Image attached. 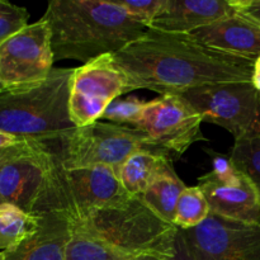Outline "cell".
Wrapping results in <instances>:
<instances>
[{
  "label": "cell",
  "mask_w": 260,
  "mask_h": 260,
  "mask_svg": "<svg viewBox=\"0 0 260 260\" xmlns=\"http://www.w3.org/2000/svg\"><path fill=\"white\" fill-rule=\"evenodd\" d=\"M127 78V93L150 89L180 94L225 83L251 81L254 61L206 47L190 35L149 29L113 55Z\"/></svg>",
  "instance_id": "6da1fadb"
},
{
  "label": "cell",
  "mask_w": 260,
  "mask_h": 260,
  "mask_svg": "<svg viewBox=\"0 0 260 260\" xmlns=\"http://www.w3.org/2000/svg\"><path fill=\"white\" fill-rule=\"evenodd\" d=\"M42 19L50 27L55 61L86 63L114 55L149 30L118 3L103 0H52Z\"/></svg>",
  "instance_id": "7a4b0ae2"
},
{
  "label": "cell",
  "mask_w": 260,
  "mask_h": 260,
  "mask_svg": "<svg viewBox=\"0 0 260 260\" xmlns=\"http://www.w3.org/2000/svg\"><path fill=\"white\" fill-rule=\"evenodd\" d=\"M74 69L53 68L43 83L0 93V131L50 145L76 128L69 111Z\"/></svg>",
  "instance_id": "3957f363"
},
{
  "label": "cell",
  "mask_w": 260,
  "mask_h": 260,
  "mask_svg": "<svg viewBox=\"0 0 260 260\" xmlns=\"http://www.w3.org/2000/svg\"><path fill=\"white\" fill-rule=\"evenodd\" d=\"M71 221V228L127 255L167 253L178 228L155 215L140 197L94 208Z\"/></svg>",
  "instance_id": "277c9868"
},
{
  "label": "cell",
  "mask_w": 260,
  "mask_h": 260,
  "mask_svg": "<svg viewBox=\"0 0 260 260\" xmlns=\"http://www.w3.org/2000/svg\"><path fill=\"white\" fill-rule=\"evenodd\" d=\"M129 197L111 168H65L53 155L32 213H58L74 220L94 208L117 205Z\"/></svg>",
  "instance_id": "5b68a950"
},
{
  "label": "cell",
  "mask_w": 260,
  "mask_h": 260,
  "mask_svg": "<svg viewBox=\"0 0 260 260\" xmlns=\"http://www.w3.org/2000/svg\"><path fill=\"white\" fill-rule=\"evenodd\" d=\"M45 146L65 168L107 167L118 173L127 157L139 150H150L172 160L141 131L112 122L98 121L89 126L76 127Z\"/></svg>",
  "instance_id": "8992f818"
},
{
  "label": "cell",
  "mask_w": 260,
  "mask_h": 260,
  "mask_svg": "<svg viewBox=\"0 0 260 260\" xmlns=\"http://www.w3.org/2000/svg\"><path fill=\"white\" fill-rule=\"evenodd\" d=\"M180 95L203 122L225 128L235 142L260 139V91L251 81L207 85Z\"/></svg>",
  "instance_id": "52a82bcc"
},
{
  "label": "cell",
  "mask_w": 260,
  "mask_h": 260,
  "mask_svg": "<svg viewBox=\"0 0 260 260\" xmlns=\"http://www.w3.org/2000/svg\"><path fill=\"white\" fill-rule=\"evenodd\" d=\"M51 30L41 18L0 45V84L17 90L43 83L53 69Z\"/></svg>",
  "instance_id": "ba28073f"
},
{
  "label": "cell",
  "mask_w": 260,
  "mask_h": 260,
  "mask_svg": "<svg viewBox=\"0 0 260 260\" xmlns=\"http://www.w3.org/2000/svg\"><path fill=\"white\" fill-rule=\"evenodd\" d=\"M202 122L201 114L182 95L164 94L145 102L141 118L134 128L177 160L196 142L207 141Z\"/></svg>",
  "instance_id": "9c48e42d"
},
{
  "label": "cell",
  "mask_w": 260,
  "mask_h": 260,
  "mask_svg": "<svg viewBox=\"0 0 260 260\" xmlns=\"http://www.w3.org/2000/svg\"><path fill=\"white\" fill-rule=\"evenodd\" d=\"M127 93V78L113 55H104L75 68L69 111L76 127L89 126L103 117L109 104Z\"/></svg>",
  "instance_id": "30bf717a"
},
{
  "label": "cell",
  "mask_w": 260,
  "mask_h": 260,
  "mask_svg": "<svg viewBox=\"0 0 260 260\" xmlns=\"http://www.w3.org/2000/svg\"><path fill=\"white\" fill-rule=\"evenodd\" d=\"M53 162L47 146L23 140L0 150V201L32 213Z\"/></svg>",
  "instance_id": "8fae6325"
},
{
  "label": "cell",
  "mask_w": 260,
  "mask_h": 260,
  "mask_svg": "<svg viewBox=\"0 0 260 260\" xmlns=\"http://www.w3.org/2000/svg\"><path fill=\"white\" fill-rule=\"evenodd\" d=\"M182 234L193 260H260V225L210 213Z\"/></svg>",
  "instance_id": "7c38bea8"
},
{
  "label": "cell",
  "mask_w": 260,
  "mask_h": 260,
  "mask_svg": "<svg viewBox=\"0 0 260 260\" xmlns=\"http://www.w3.org/2000/svg\"><path fill=\"white\" fill-rule=\"evenodd\" d=\"M243 173V172H241ZM211 213L251 225H260V197L250 178L243 173L238 183L220 182L212 172L198 179Z\"/></svg>",
  "instance_id": "4fadbf2b"
},
{
  "label": "cell",
  "mask_w": 260,
  "mask_h": 260,
  "mask_svg": "<svg viewBox=\"0 0 260 260\" xmlns=\"http://www.w3.org/2000/svg\"><path fill=\"white\" fill-rule=\"evenodd\" d=\"M190 36L206 47L228 55L251 61L260 56V24L238 12L198 28Z\"/></svg>",
  "instance_id": "5bb4252c"
},
{
  "label": "cell",
  "mask_w": 260,
  "mask_h": 260,
  "mask_svg": "<svg viewBox=\"0 0 260 260\" xmlns=\"http://www.w3.org/2000/svg\"><path fill=\"white\" fill-rule=\"evenodd\" d=\"M234 14L236 9L231 0H167L159 15L150 23L149 29L190 35L198 28Z\"/></svg>",
  "instance_id": "9a60e30c"
},
{
  "label": "cell",
  "mask_w": 260,
  "mask_h": 260,
  "mask_svg": "<svg viewBox=\"0 0 260 260\" xmlns=\"http://www.w3.org/2000/svg\"><path fill=\"white\" fill-rule=\"evenodd\" d=\"M71 234V221L66 216L41 215L37 231L15 249L4 251L5 260H65Z\"/></svg>",
  "instance_id": "2e32d148"
},
{
  "label": "cell",
  "mask_w": 260,
  "mask_h": 260,
  "mask_svg": "<svg viewBox=\"0 0 260 260\" xmlns=\"http://www.w3.org/2000/svg\"><path fill=\"white\" fill-rule=\"evenodd\" d=\"M169 164H172V160L165 155L150 150H139L127 157L117 175L129 196L140 197Z\"/></svg>",
  "instance_id": "e0dca14e"
},
{
  "label": "cell",
  "mask_w": 260,
  "mask_h": 260,
  "mask_svg": "<svg viewBox=\"0 0 260 260\" xmlns=\"http://www.w3.org/2000/svg\"><path fill=\"white\" fill-rule=\"evenodd\" d=\"M187 188L169 164L140 196L145 205L165 222L174 225L175 208L180 194Z\"/></svg>",
  "instance_id": "ac0fdd59"
},
{
  "label": "cell",
  "mask_w": 260,
  "mask_h": 260,
  "mask_svg": "<svg viewBox=\"0 0 260 260\" xmlns=\"http://www.w3.org/2000/svg\"><path fill=\"white\" fill-rule=\"evenodd\" d=\"M40 228V216L12 203H0V251H9L27 240Z\"/></svg>",
  "instance_id": "d6986e66"
},
{
  "label": "cell",
  "mask_w": 260,
  "mask_h": 260,
  "mask_svg": "<svg viewBox=\"0 0 260 260\" xmlns=\"http://www.w3.org/2000/svg\"><path fill=\"white\" fill-rule=\"evenodd\" d=\"M132 256L73 229L71 239L66 248L65 260H128Z\"/></svg>",
  "instance_id": "ffe728a7"
},
{
  "label": "cell",
  "mask_w": 260,
  "mask_h": 260,
  "mask_svg": "<svg viewBox=\"0 0 260 260\" xmlns=\"http://www.w3.org/2000/svg\"><path fill=\"white\" fill-rule=\"evenodd\" d=\"M211 210L198 185L187 187L180 194L175 208L174 225L180 230L197 228L210 216Z\"/></svg>",
  "instance_id": "44dd1931"
},
{
  "label": "cell",
  "mask_w": 260,
  "mask_h": 260,
  "mask_svg": "<svg viewBox=\"0 0 260 260\" xmlns=\"http://www.w3.org/2000/svg\"><path fill=\"white\" fill-rule=\"evenodd\" d=\"M230 159L240 172L250 178L260 197V139L235 142Z\"/></svg>",
  "instance_id": "7402d4cb"
},
{
  "label": "cell",
  "mask_w": 260,
  "mask_h": 260,
  "mask_svg": "<svg viewBox=\"0 0 260 260\" xmlns=\"http://www.w3.org/2000/svg\"><path fill=\"white\" fill-rule=\"evenodd\" d=\"M145 102L137 96H129L127 99L118 98L109 104L102 118L109 119L112 123L121 126L131 124V127H135L141 118Z\"/></svg>",
  "instance_id": "603a6c76"
},
{
  "label": "cell",
  "mask_w": 260,
  "mask_h": 260,
  "mask_svg": "<svg viewBox=\"0 0 260 260\" xmlns=\"http://www.w3.org/2000/svg\"><path fill=\"white\" fill-rule=\"evenodd\" d=\"M29 13L25 8L0 0V45L29 23Z\"/></svg>",
  "instance_id": "cb8c5ba5"
},
{
  "label": "cell",
  "mask_w": 260,
  "mask_h": 260,
  "mask_svg": "<svg viewBox=\"0 0 260 260\" xmlns=\"http://www.w3.org/2000/svg\"><path fill=\"white\" fill-rule=\"evenodd\" d=\"M121 7H123L129 14L136 17L149 27L150 23L159 15L167 0H117Z\"/></svg>",
  "instance_id": "d4e9b609"
},
{
  "label": "cell",
  "mask_w": 260,
  "mask_h": 260,
  "mask_svg": "<svg viewBox=\"0 0 260 260\" xmlns=\"http://www.w3.org/2000/svg\"><path fill=\"white\" fill-rule=\"evenodd\" d=\"M206 151H208V154L211 155V159H212V170L211 172L213 173V175L220 182L234 184V183H238L241 179L243 173L234 164L230 156L217 154L216 151L208 149H206Z\"/></svg>",
  "instance_id": "484cf974"
},
{
  "label": "cell",
  "mask_w": 260,
  "mask_h": 260,
  "mask_svg": "<svg viewBox=\"0 0 260 260\" xmlns=\"http://www.w3.org/2000/svg\"><path fill=\"white\" fill-rule=\"evenodd\" d=\"M162 260H193L180 229H178L177 233H175L174 241H173L169 250L164 254Z\"/></svg>",
  "instance_id": "4316f807"
},
{
  "label": "cell",
  "mask_w": 260,
  "mask_h": 260,
  "mask_svg": "<svg viewBox=\"0 0 260 260\" xmlns=\"http://www.w3.org/2000/svg\"><path fill=\"white\" fill-rule=\"evenodd\" d=\"M236 12L260 24V0H231Z\"/></svg>",
  "instance_id": "83f0119b"
},
{
  "label": "cell",
  "mask_w": 260,
  "mask_h": 260,
  "mask_svg": "<svg viewBox=\"0 0 260 260\" xmlns=\"http://www.w3.org/2000/svg\"><path fill=\"white\" fill-rule=\"evenodd\" d=\"M23 140L19 139L17 136H13V135L7 134V132L0 131V150L9 149V147L15 146L19 142H22Z\"/></svg>",
  "instance_id": "f1b7e54d"
},
{
  "label": "cell",
  "mask_w": 260,
  "mask_h": 260,
  "mask_svg": "<svg viewBox=\"0 0 260 260\" xmlns=\"http://www.w3.org/2000/svg\"><path fill=\"white\" fill-rule=\"evenodd\" d=\"M164 254L155 253V251H149V253L137 254V255H134L128 260H162V258H164Z\"/></svg>",
  "instance_id": "f546056e"
},
{
  "label": "cell",
  "mask_w": 260,
  "mask_h": 260,
  "mask_svg": "<svg viewBox=\"0 0 260 260\" xmlns=\"http://www.w3.org/2000/svg\"><path fill=\"white\" fill-rule=\"evenodd\" d=\"M251 83L260 91V56L254 61V71L251 76Z\"/></svg>",
  "instance_id": "4dcf8cb0"
},
{
  "label": "cell",
  "mask_w": 260,
  "mask_h": 260,
  "mask_svg": "<svg viewBox=\"0 0 260 260\" xmlns=\"http://www.w3.org/2000/svg\"><path fill=\"white\" fill-rule=\"evenodd\" d=\"M0 260H5V253H4V251H0Z\"/></svg>",
  "instance_id": "1f68e13d"
},
{
  "label": "cell",
  "mask_w": 260,
  "mask_h": 260,
  "mask_svg": "<svg viewBox=\"0 0 260 260\" xmlns=\"http://www.w3.org/2000/svg\"><path fill=\"white\" fill-rule=\"evenodd\" d=\"M3 90H4V88H3V85H2V84H0V93H2Z\"/></svg>",
  "instance_id": "d6a6232c"
},
{
  "label": "cell",
  "mask_w": 260,
  "mask_h": 260,
  "mask_svg": "<svg viewBox=\"0 0 260 260\" xmlns=\"http://www.w3.org/2000/svg\"><path fill=\"white\" fill-rule=\"evenodd\" d=\"M0 203H2V201H0Z\"/></svg>",
  "instance_id": "836d02e7"
}]
</instances>
